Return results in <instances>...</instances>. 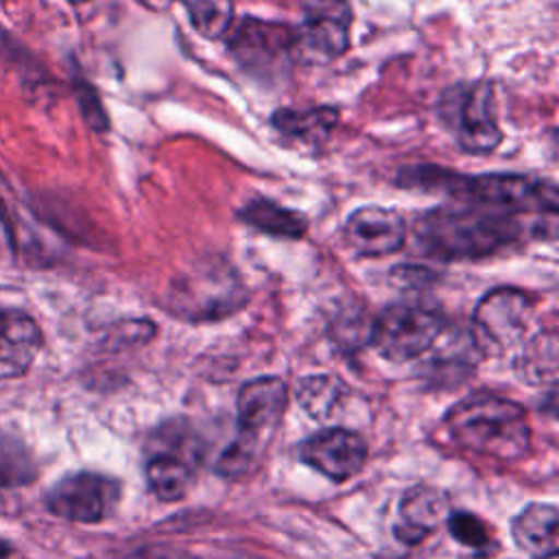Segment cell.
<instances>
[{
  "instance_id": "cell-1",
  "label": "cell",
  "mask_w": 559,
  "mask_h": 559,
  "mask_svg": "<svg viewBox=\"0 0 559 559\" xmlns=\"http://www.w3.org/2000/svg\"><path fill=\"white\" fill-rule=\"evenodd\" d=\"M524 234L518 214L448 203L421 214L415 223L417 249L443 262L491 255Z\"/></svg>"
},
{
  "instance_id": "cell-2",
  "label": "cell",
  "mask_w": 559,
  "mask_h": 559,
  "mask_svg": "<svg viewBox=\"0 0 559 559\" xmlns=\"http://www.w3.org/2000/svg\"><path fill=\"white\" fill-rule=\"evenodd\" d=\"M400 186L441 192L454 203L491 207L509 214H557V188L548 181L511 173L461 175L441 166L404 168L397 177Z\"/></svg>"
},
{
  "instance_id": "cell-3",
  "label": "cell",
  "mask_w": 559,
  "mask_h": 559,
  "mask_svg": "<svg viewBox=\"0 0 559 559\" xmlns=\"http://www.w3.org/2000/svg\"><path fill=\"white\" fill-rule=\"evenodd\" d=\"M450 439L465 452L498 461H515L531 448L526 411L502 395L476 393L445 413Z\"/></svg>"
},
{
  "instance_id": "cell-4",
  "label": "cell",
  "mask_w": 559,
  "mask_h": 559,
  "mask_svg": "<svg viewBox=\"0 0 559 559\" xmlns=\"http://www.w3.org/2000/svg\"><path fill=\"white\" fill-rule=\"evenodd\" d=\"M288 402L286 384L275 376L253 378L238 393V435L221 454L216 469L223 476L251 472L277 430Z\"/></svg>"
},
{
  "instance_id": "cell-5",
  "label": "cell",
  "mask_w": 559,
  "mask_h": 559,
  "mask_svg": "<svg viewBox=\"0 0 559 559\" xmlns=\"http://www.w3.org/2000/svg\"><path fill=\"white\" fill-rule=\"evenodd\" d=\"M443 314L417 301L386 306L371 323V345L391 362H406L426 354L443 334Z\"/></svg>"
},
{
  "instance_id": "cell-6",
  "label": "cell",
  "mask_w": 559,
  "mask_h": 559,
  "mask_svg": "<svg viewBox=\"0 0 559 559\" xmlns=\"http://www.w3.org/2000/svg\"><path fill=\"white\" fill-rule=\"evenodd\" d=\"M120 500V483L98 472L63 476L46 493V507L70 522L96 524L111 515Z\"/></svg>"
},
{
  "instance_id": "cell-7",
  "label": "cell",
  "mask_w": 559,
  "mask_h": 559,
  "mask_svg": "<svg viewBox=\"0 0 559 559\" xmlns=\"http://www.w3.org/2000/svg\"><path fill=\"white\" fill-rule=\"evenodd\" d=\"M352 11L345 0H314L306 20L295 28L290 59L328 63L349 48Z\"/></svg>"
},
{
  "instance_id": "cell-8",
  "label": "cell",
  "mask_w": 559,
  "mask_h": 559,
  "mask_svg": "<svg viewBox=\"0 0 559 559\" xmlns=\"http://www.w3.org/2000/svg\"><path fill=\"white\" fill-rule=\"evenodd\" d=\"M533 301L518 288L489 290L474 310V341L480 352H502L515 345L531 321Z\"/></svg>"
},
{
  "instance_id": "cell-9",
  "label": "cell",
  "mask_w": 559,
  "mask_h": 559,
  "mask_svg": "<svg viewBox=\"0 0 559 559\" xmlns=\"http://www.w3.org/2000/svg\"><path fill=\"white\" fill-rule=\"evenodd\" d=\"M245 301V288L229 271L210 269V273L188 275L173 288V308L188 319H216L238 310Z\"/></svg>"
},
{
  "instance_id": "cell-10",
  "label": "cell",
  "mask_w": 559,
  "mask_h": 559,
  "mask_svg": "<svg viewBox=\"0 0 559 559\" xmlns=\"http://www.w3.org/2000/svg\"><path fill=\"white\" fill-rule=\"evenodd\" d=\"M297 456L325 478L341 483L362 469L367 463V443L358 432L334 426L304 439L297 448Z\"/></svg>"
},
{
  "instance_id": "cell-11",
  "label": "cell",
  "mask_w": 559,
  "mask_h": 559,
  "mask_svg": "<svg viewBox=\"0 0 559 559\" xmlns=\"http://www.w3.org/2000/svg\"><path fill=\"white\" fill-rule=\"evenodd\" d=\"M295 28L275 22H262L255 17H242L238 26H229L227 46L229 52L249 70L269 72L284 59H290Z\"/></svg>"
},
{
  "instance_id": "cell-12",
  "label": "cell",
  "mask_w": 559,
  "mask_h": 559,
  "mask_svg": "<svg viewBox=\"0 0 559 559\" xmlns=\"http://www.w3.org/2000/svg\"><path fill=\"white\" fill-rule=\"evenodd\" d=\"M491 85L476 81L459 100L456 140L463 151L472 155H489L502 142V131L491 109Z\"/></svg>"
},
{
  "instance_id": "cell-13",
  "label": "cell",
  "mask_w": 559,
  "mask_h": 559,
  "mask_svg": "<svg viewBox=\"0 0 559 559\" xmlns=\"http://www.w3.org/2000/svg\"><path fill=\"white\" fill-rule=\"evenodd\" d=\"M345 236L354 251L378 258L402 249L406 240V225L402 214L391 207L365 205L347 216Z\"/></svg>"
},
{
  "instance_id": "cell-14",
  "label": "cell",
  "mask_w": 559,
  "mask_h": 559,
  "mask_svg": "<svg viewBox=\"0 0 559 559\" xmlns=\"http://www.w3.org/2000/svg\"><path fill=\"white\" fill-rule=\"evenodd\" d=\"M448 496L441 489L417 485L402 496L393 533L400 542L415 546L432 535L443 524V520H448Z\"/></svg>"
},
{
  "instance_id": "cell-15",
  "label": "cell",
  "mask_w": 559,
  "mask_h": 559,
  "mask_svg": "<svg viewBox=\"0 0 559 559\" xmlns=\"http://www.w3.org/2000/svg\"><path fill=\"white\" fill-rule=\"evenodd\" d=\"M41 343L39 325L26 312L0 308V378L24 373Z\"/></svg>"
},
{
  "instance_id": "cell-16",
  "label": "cell",
  "mask_w": 559,
  "mask_h": 559,
  "mask_svg": "<svg viewBox=\"0 0 559 559\" xmlns=\"http://www.w3.org/2000/svg\"><path fill=\"white\" fill-rule=\"evenodd\" d=\"M557 524L559 513L550 502H531L511 522L515 546L531 559L557 557Z\"/></svg>"
},
{
  "instance_id": "cell-17",
  "label": "cell",
  "mask_w": 559,
  "mask_h": 559,
  "mask_svg": "<svg viewBox=\"0 0 559 559\" xmlns=\"http://www.w3.org/2000/svg\"><path fill=\"white\" fill-rule=\"evenodd\" d=\"M336 122H338V111L332 107H314L306 111L277 109L273 114V124L277 127V131L310 144H319L328 140Z\"/></svg>"
},
{
  "instance_id": "cell-18",
  "label": "cell",
  "mask_w": 559,
  "mask_h": 559,
  "mask_svg": "<svg viewBox=\"0 0 559 559\" xmlns=\"http://www.w3.org/2000/svg\"><path fill=\"white\" fill-rule=\"evenodd\" d=\"M240 218L258 231L282 236V238H299L308 229V223L299 212L277 205L269 199L249 201L240 210Z\"/></svg>"
},
{
  "instance_id": "cell-19",
  "label": "cell",
  "mask_w": 559,
  "mask_h": 559,
  "mask_svg": "<svg viewBox=\"0 0 559 559\" xmlns=\"http://www.w3.org/2000/svg\"><path fill=\"white\" fill-rule=\"evenodd\" d=\"M515 371L528 384H552L557 380V334L539 332L522 347Z\"/></svg>"
},
{
  "instance_id": "cell-20",
  "label": "cell",
  "mask_w": 559,
  "mask_h": 559,
  "mask_svg": "<svg viewBox=\"0 0 559 559\" xmlns=\"http://www.w3.org/2000/svg\"><path fill=\"white\" fill-rule=\"evenodd\" d=\"M146 480L151 491L164 500H181L192 485V469L186 461L173 454H157L146 465Z\"/></svg>"
},
{
  "instance_id": "cell-21",
  "label": "cell",
  "mask_w": 559,
  "mask_h": 559,
  "mask_svg": "<svg viewBox=\"0 0 559 559\" xmlns=\"http://www.w3.org/2000/svg\"><path fill=\"white\" fill-rule=\"evenodd\" d=\"M345 393L343 382L330 373H312L297 382L295 395L301 408L314 419H328Z\"/></svg>"
},
{
  "instance_id": "cell-22",
  "label": "cell",
  "mask_w": 559,
  "mask_h": 559,
  "mask_svg": "<svg viewBox=\"0 0 559 559\" xmlns=\"http://www.w3.org/2000/svg\"><path fill=\"white\" fill-rule=\"evenodd\" d=\"M197 33L207 39L225 37L234 24V0H179Z\"/></svg>"
},
{
  "instance_id": "cell-23",
  "label": "cell",
  "mask_w": 559,
  "mask_h": 559,
  "mask_svg": "<svg viewBox=\"0 0 559 559\" xmlns=\"http://www.w3.org/2000/svg\"><path fill=\"white\" fill-rule=\"evenodd\" d=\"M33 478L35 463L26 448L11 437H0V487L26 485Z\"/></svg>"
},
{
  "instance_id": "cell-24",
  "label": "cell",
  "mask_w": 559,
  "mask_h": 559,
  "mask_svg": "<svg viewBox=\"0 0 559 559\" xmlns=\"http://www.w3.org/2000/svg\"><path fill=\"white\" fill-rule=\"evenodd\" d=\"M448 528L450 535L465 548H472L476 552H489L493 537L487 524L467 511H450L448 515Z\"/></svg>"
},
{
  "instance_id": "cell-25",
  "label": "cell",
  "mask_w": 559,
  "mask_h": 559,
  "mask_svg": "<svg viewBox=\"0 0 559 559\" xmlns=\"http://www.w3.org/2000/svg\"><path fill=\"white\" fill-rule=\"evenodd\" d=\"M79 103H81L83 116H85V120L90 122L92 129H96V131L107 129V116H105V111H103V107H100V103H98V96L92 92V87L81 85V90H79Z\"/></svg>"
},
{
  "instance_id": "cell-26",
  "label": "cell",
  "mask_w": 559,
  "mask_h": 559,
  "mask_svg": "<svg viewBox=\"0 0 559 559\" xmlns=\"http://www.w3.org/2000/svg\"><path fill=\"white\" fill-rule=\"evenodd\" d=\"M11 555V546L0 539V559H7Z\"/></svg>"
},
{
  "instance_id": "cell-27",
  "label": "cell",
  "mask_w": 559,
  "mask_h": 559,
  "mask_svg": "<svg viewBox=\"0 0 559 559\" xmlns=\"http://www.w3.org/2000/svg\"><path fill=\"white\" fill-rule=\"evenodd\" d=\"M159 559H194V557H183V555L175 552V557H159Z\"/></svg>"
},
{
  "instance_id": "cell-28",
  "label": "cell",
  "mask_w": 559,
  "mask_h": 559,
  "mask_svg": "<svg viewBox=\"0 0 559 559\" xmlns=\"http://www.w3.org/2000/svg\"><path fill=\"white\" fill-rule=\"evenodd\" d=\"M70 2H74V4H79V2H85V0H70Z\"/></svg>"
}]
</instances>
